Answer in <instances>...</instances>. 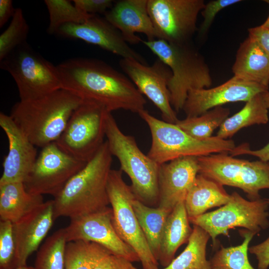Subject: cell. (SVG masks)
Returning <instances> with one entry per match:
<instances>
[{
	"label": "cell",
	"instance_id": "obj_42",
	"mask_svg": "<svg viewBox=\"0 0 269 269\" xmlns=\"http://www.w3.org/2000/svg\"><path fill=\"white\" fill-rule=\"evenodd\" d=\"M15 9L12 0H0V27H2L9 18L13 17Z\"/></svg>",
	"mask_w": 269,
	"mask_h": 269
},
{
	"label": "cell",
	"instance_id": "obj_9",
	"mask_svg": "<svg viewBox=\"0 0 269 269\" xmlns=\"http://www.w3.org/2000/svg\"><path fill=\"white\" fill-rule=\"evenodd\" d=\"M269 204L266 198L248 200L237 192L231 194L230 201L211 212L189 219L193 225L207 232L216 245L217 236L228 235L230 229L243 227L256 234L269 227Z\"/></svg>",
	"mask_w": 269,
	"mask_h": 269
},
{
	"label": "cell",
	"instance_id": "obj_25",
	"mask_svg": "<svg viewBox=\"0 0 269 269\" xmlns=\"http://www.w3.org/2000/svg\"><path fill=\"white\" fill-rule=\"evenodd\" d=\"M43 202L42 195L29 193L23 182L0 185V220L14 223Z\"/></svg>",
	"mask_w": 269,
	"mask_h": 269
},
{
	"label": "cell",
	"instance_id": "obj_20",
	"mask_svg": "<svg viewBox=\"0 0 269 269\" xmlns=\"http://www.w3.org/2000/svg\"><path fill=\"white\" fill-rule=\"evenodd\" d=\"M53 211V201L48 200L13 223L16 267L26 265L39 248L55 220Z\"/></svg>",
	"mask_w": 269,
	"mask_h": 269
},
{
	"label": "cell",
	"instance_id": "obj_24",
	"mask_svg": "<svg viewBox=\"0 0 269 269\" xmlns=\"http://www.w3.org/2000/svg\"><path fill=\"white\" fill-rule=\"evenodd\" d=\"M184 201L169 214L162 233L158 261L165 268L174 259L177 250L188 242L192 232Z\"/></svg>",
	"mask_w": 269,
	"mask_h": 269
},
{
	"label": "cell",
	"instance_id": "obj_46",
	"mask_svg": "<svg viewBox=\"0 0 269 269\" xmlns=\"http://www.w3.org/2000/svg\"><path fill=\"white\" fill-rule=\"evenodd\" d=\"M267 201L268 202V203H269V198H266Z\"/></svg>",
	"mask_w": 269,
	"mask_h": 269
},
{
	"label": "cell",
	"instance_id": "obj_36",
	"mask_svg": "<svg viewBox=\"0 0 269 269\" xmlns=\"http://www.w3.org/2000/svg\"><path fill=\"white\" fill-rule=\"evenodd\" d=\"M242 1L240 0H214L205 3L201 13L203 17L198 34L203 37L208 32L215 17L219 12L225 7Z\"/></svg>",
	"mask_w": 269,
	"mask_h": 269
},
{
	"label": "cell",
	"instance_id": "obj_10",
	"mask_svg": "<svg viewBox=\"0 0 269 269\" xmlns=\"http://www.w3.org/2000/svg\"><path fill=\"white\" fill-rule=\"evenodd\" d=\"M121 169H111L107 190L113 212V223L121 238L137 254L143 269H159L134 213L135 198L131 186L124 181Z\"/></svg>",
	"mask_w": 269,
	"mask_h": 269
},
{
	"label": "cell",
	"instance_id": "obj_6",
	"mask_svg": "<svg viewBox=\"0 0 269 269\" xmlns=\"http://www.w3.org/2000/svg\"><path fill=\"white\" fill-rule=\"evenodd\" d=\"M138 114L147 124L151 135V147L147 155L159 165L183 157L229 152L236 146L233 140L217 136L205 140L195 139L176 124L159 120L145 109Z\"/></svg>",
	"mask_w": 269,
	"mask_h": 269
},
{
	"label": "cell",
	"instance_id": "obj_27",
	"mask_svg": "<svg viewBox=\"0 0 269 269\" xmlns=\"http://www.w3.org/2000/svg\"><path fill=\"white\" fill-rule=\"evenodd\" d=\"M133 207L148 246L158 261L161 237L170 212L158 206L150 207L136 198L133 200Z\"/></svg>",
	"mask_w": 269,
	"mask_h": 269
},
{
	"label": "cell",
	"instance_id": "obj_4",
	"mask_svg": "<svg viewBox=\"0 0 269 269\" xmlns=\"http://www.w3.org/2000/svg\"><path fill=\"white\" fill-rule=\"evenodd\" d=\"M171 71L168 87L170 102L176 112L182 110L189 92L209 88L213 81L203 56L190 43L176 44L162 39L141 41Z\"/></svg>",
	"mask_w": 269,
	"mask_h": 269
},
{
	"label": "cell",
	"instance_id": "obj_22",
	"mask_svg": "<svg viewBox=\"0 0 269 269\" xmlns=\"http://www.w3.org/2000/svg\"><path fill=\"white\" fill-rule=\"evenodd\" d=\"M232 69L234 76L269 89V54L252 36L240 44Z\"/></svg>",
	"mask_w": 269,
	"mask_h": 269
},
{
	"label": "cell",
	"instance_id": "obj_3",
	"mask_svg": "<svg viewBox=\"0 0 269 269\" xmlns=\"http://www.w3.org/2000/svg\"><path fill=\"white\" fill-rule=\"evenodd\" d=\"M83 100L62 88L40 98L20 101L10 116L36 146L56 142Z\"/></svg>",
	"mask_w": 269,
	"mask_h": 269
},
{
	"label": "cell",
	"instance_id": "obj_21",
	"mask_svg": "<svg viewBox=\"0 0 269 269\" xmlns=\"http://www.w3.org/2000/svg\"><path fill=\"white\" fill-rule=\"evenodd\" d=\"M148 0H121L114 2L105 18L121 33L128 43L137 44L142 39L136 33L144 34L147 40L157 39L148 8Z\"/></svg>",
	"mask_w": 269,
	"mask_h": 269
},
{
	"label": "cell",
	"instance_id": "obj_17",
	"mask_svg": "<svg viewBox=\"0 0 269 269\" xmlns=\"http://www.w3.org/2000/svg\"><path fill=\"white\" fill-rule=\"evenodd\" d=\"M56 33L97 45L122 58L134 59L146 64L144 59L129 46L121 32L105 17L93 14L82 23L64 24Z\"/></svg>",
	"mask_w": 269,
	"mask_h": 269
},
{
	"label": "cell",
	"instance_id": "obj_15",
	"mask_svg": "<svg viewBox=\"0 0 269 269\" xmlns=\"http://www.w3.org/2000/svg\"><path fill=\"white\" fill-rule=\"evenodd\" d=\"M64 230L67 243L75 241L94 242L132 262L139 261L134 250L116 231L111 208L108 207L98 212L71 218Z\"/></svg>",
	"mask_w": 269,
	"mask_h": 269
},
{
	"label": "cell",
	"instance_id": "obj_38",
	"mask_svg": "<svg viewBox=\"0 0 269 269\" xmlns=\"http://www.w3.org/2000/svg\"><path fill=\"white\" fill-rule=\"evenodd\" d=\"M94 269H137L133 262L119 256L109 254L102 258Z\"/></svg>",
	"mask_w": 269,
	"mask_h": 269
},
{
	"label": "cell",
	"instance_id": "obj_16",
	"mask_svg": "<svg viewBox=\"0 0 269 269\" xmlns=\"http://www.w3.org/2000/svg\"><path fill=\"white\" fill-rule=\"evenodd\" d=\"M267 91L269 89L262 85L233 76L215 87L190 90L182 110L186 117H196L227 103L247 102Z\"/></svg>",
	"mask_w": 269,
	"mask_h": 269
},
{
	"label": "cell",
	"instance_id": "obj_32",
	"mask_svg": "<svg viewBox=\"0 0 269 269\" xmlns=\"http://www.w3.org/2000/svg\"><path fill=\"white\" fill-rule=\"evenodd\" d=\"M67 243L64 228L55 232L38 251L34 269H65Z\"/></svg>",
	"mask_w": 269,
	"mask_h": 269
},
{
	"label": "cell",
	"instance_id": "obj_14",
	"mask_svg": "<svg viewBox=\"0 0 269 269\" xmlns=\"http://www.w3.org/2000/svg\"><path fill=\"white\" fill-rule=\"evenodd\" d=\"M119 64L139 91L159 109L163 121L175 124L178 119L168 87L172 75L169 68L159 59L151 65L131 58H122Z\"/></svg>",
	"mask_w": 269,
	"mask_h": 269
},
{
	"label": "cell",
	"instance_id": "obj_18",
	"mask_svg": "<svg viewBox=\"0 0 269 269\" xmlns=\"http://www.w3.org/2000/svg\"><path fill=\"white\" fill-rule=\"evenodd\" d=\"M0 126L8 141V151L2 163L0 185L24 182L37 158V149L10 115L0 113Z\"/></svg>",
	"mask_w": 269,
	"mask_h": 269
},
{
	"label": "cell",
	"instance_id": "obj_29",
	"mask_svg": "<svg viewBox=\"0 0 269 269\" xmlns=\"http://www.w3.org/2000/svg\"><path fill=\"white\" fill-rule=\"evenodd\" d=\"M111 253L94 242H68L65 248V269H94L102 258Z\"/></svg>",
	"mask_w": 269,
	"mask_h": 269
},
{
	"label": "cell",
	"instance_id": "obj_23",
	"mask_svg": "<svg viewBox=\"0 0 269 269\" xmlns=\"http://www.w3.org/2000/svg\"><path fill=\"white\" fill-rule=\"evenodd\" d=\"M231 199L223 186L198 173L184 200L189 219L201 215L208 210L221 207Z\"/></svg>",
	"mask_w": 269,
	"mask_h": 269
},
{
	"label": "cell",
	"instance_id": "obj_31",
	"mask_svg": "<svg viewBox=\"0 0 269 269\" xmlns=\"http://www.w3.org/2000/svg\"><path fill=\"white\" fill-rule=\"evenodd\" d=\"M242 243L236 246H221L209 262L212 269H256L250 264L248 256L249 245L256 233L246 230L241 231Z\"/></svg>",
	"mask_w": 269,
	"mask_h": 269
},
{
	"label": "cell",
	"instance_id": "obj_28",
	"mask_svg": "<svg viewBox=\"0 0 269 269\" xmlns=\"http://www.w3.org/2000/svg\"><path fill=\"white\" fill-rule=\"evenodd\" d=\"M210 237L202 228L193 225L185 249L163 269H212L210 262L206 257V247Z\"/></svg>",
	"mask_w": 269,
	"mask_h": 269
},
{
	"label": "cell",
	"instance_id": "obj_5",
	"mask_svg": "<svg viewBox=\"0 0 269 269\" xmlns=\"http://www.w3.org/2000/svg\"><path fill=\"white\" fill-rule=\"evenodd\" d=\"M105 135L110 151L130 178L136 198L147 206L158 203L161 165L141 151L134 137L122 132L111 113L106 117Z\"/></svg>",
	"mask_w": 269,
	"mask_h": 269
},
{
	"label": "cell",
	"instance_id": "obj_37",
	"mask_svg": "<svg viewBox=\"0 0 269 269\" xmlns=\"http://www.w3.org/2000/svg\"><path fill=\"white\" fill-rule=\"evenodd\" d=\"M74 4L81 11L90 14H102L109 10L114 2L111 0H74Z\"/></svg>",
	"mask_w": 269,
	"mask_h": 269
},
{
	"label": "cell",
	"instance_id": "obj_39",
	"mask_svg": "<svg viewBox=\"0 0 269 269\" xmlns=\"http://www.w3.org/2000/svg\"><path fill=\"white\" fill-rule=\"evenodd\" d=\"M248 251L258 261L257 269H268L269 267V237L258 245L249 247Z\"/></svg>",
	"mask_w": 269,
	"mask_h": 269
},
{
	"label": "cell",
	"instance_id": "obj_11",
	"mask_svg": "<svg viewBox=\"0 0 269 269\" xmlns=\"http://www.w3.org/2000/svg\"><path fill=\"white\" fill-rule=\"evenodd\" d=\"M108 113L96 104L83 100L55 142L68 154L87 162L105 142Z\"/></svg>",
	"mask_w": 269,
	"mask_h": 269
},
{
	"label": "cell",
	"instance_id": "obj_30",
	"mask_svg": "<svg viewBox=\"0 0 269 269\" xmlns=\"http://www.w3.org/2000/svg\"><path fill=\"white\" fill-rule=\"evenodd\" d=\"M230 113L228 108L217 107L198 116L178 120L175 124L192 137L205 140L212 136L214 130L220 128Z\"/></svg>",
	"mask_w": 269,
	"mask_h": 269
},
{
	"label": "cell",
	"instance_id": "obj_45",
	"mask_svg": "<svg viewBox=\"0 0 269 269\" xmlns=\"http://www.w3.org/2000/svg\"><path fill=\"white\" fill-rule=\"evenodd\" d=\"M13 269H34V267L27 266V265L17 267Z\"/></svg>",
	"mask_w": 269,
	"mask_h": 269
},
{
	"label": "cell",
	"instance_id": "obj_1",
	"mask_svg": "<svg viewBox=\"0 0 269 269\" xmlns=\"http://www.w3.org/2000/svg\"><path fill=\"white\" fill-rule=\"evenodd\" d=\"M61 87L108 112L120 109L138 114L146 103L129 77L99 59L77 57L56 65Z\"/></svg>",
	"mask_w": 269,
	"mask_h": 269
},
{
	"label": "cell",
	"instance_id": "obj_35",
	"mask_svg": "<svg viewBox=\"0 0 269 269\" xmlns=\"http://www.w3.org/2000/svg\"><path fill=\"white\" fill-rule=\"evenodd\" d=\"M16 268L13 223L0 221V269Z\"/></svg>",
	"mask_w": 269,
	"mask_h": 269
},
{
	"label": "cell",
	"instance_id": "obj_13",
	"mask_svg": "<svg viewBox=\"0 0 269 269\" xmlns=\"http://www.w3.org/2000/svg\"><path fill=\"white\" fill-rule=\"evenodd\" d=\"M87 162L62 150L55 142L42 148L23 182L29 193L55 197Z\"/></svg>",
	"mask_w": 269,
	"mask_h": 269
},
{
	"label": "cell",
	"instance_id": "obj_40",
	"mask_svg": "<svg viewBox=\"0 0 269 269\" xmlns=\"http://www.w3.org/2000/svg\"><path fill=\"white\" fill-rule=\"evenodd\" d=\"M229 153L232 156L243 154L250 155L257 157L262 161L269 162V142L263 148L257 150L251 149L248 143H244L236 146Z\"/></svg>",
	"mask_w": 269,
	"mask_h": 269
},
{
	"label": "cell",
	"instance_id": "obj_33",
	"mask_svg": "<svg viewBox=\"0 0 269 269\" xmlns=\"http://www.w3.org/2000/svg\"><path fill=\"white\" fill-rule=\"evenodd\" d=\"M49 15L48 34L56 33L59 28L67 23H82L93 14L79 10L67 0H45Z\"/></svg>",
	"mask_w": 269,
	"mask_h": 269
},
{
	"label": "cell",
	"instance_id": "obj_34",
	"mask_svg": "<svg viewBox=\"0 0 269 269\" xmlns=\"http://www.w3.org/2000/svg\"><path fill=\"white\" fill-rule=\"evenodd\" d=\"M29 26L20 8L15 9L7 28L0 35V61L26 42Z\"/></svg>",
	"mask_w": 269,
	"mask_h": 269
},
{
	"label": "cell",
	"instance_id": "obj_41",
	"mask_svg": "<svg viewBox=\"0 0 269 269\" xmlns=\"http://www.w3.org/2000/svg\"><path fill=\"white\" fill-rule=\"evenodd\" d=\"M249 35L255 38L269 54V29L260 25L248 29Z\"/></svg>",
	"mask_w": 269,
	"mask_h": 269
},
{
	"label": "cell",
	"instance_id": "obj_19",
	"mask_svg": "<svg viewBox=\"0 0 269 269\" xmlns=\"http://www.w3.org/2000/svg\"><path fill=\"white\" fill-rule=\"evenodd\" d=\"M199 173L197 157H180L160 165L158 207L170 212L186 195Z\"/></svg>",
	"mask_w": 269,
	"mask_h": 269
},
{
	"label": "cell",
	"instance_id": "obj_12",
	"mask_svg": "<svg viewBox=\"0 0 269 269\" xmlns=\"http://www.w3.org/2000/svg\"><path fill=\"white\" fill-rule=\"evenodd\" d=\"M205 5L203 0H148L157 39L176 44L189 43Z\"/></svg>",
	"mask_w": 269,
	"mask_h": 269
},
{
	"label": "cell",
	"instance_id": "obj_2",
	"mask_svg": "<svg viewBox=\"0 0 269 269\" xmlns=\"http://www.w3.org/2000/svg\"><path fill=\"white\" fill-rule=\"evenodd\" d=\"M112 155L107 140L54 197V218L70 219L101 211L110 204L107 185Z\"/></svg>",
	"mask_w": 269,
	"mask_h": 269
},
{
	"label": "cell",
	"instance_id": "obj_8",
	"mask_svg": "<svg viewBox=\"0 0 269 269\" xmlns=\"http://www.w3.org/2000/svg\"><path fill=\"white\" fill-rule=\"evenodd\" d=\"M0 66L15 81L20 101L37 99L61 88L56 66L26 42L1 60Z\"/></svg>",
	"mask_w": 269,
	"mask_h": 269
},
{
	"label": "cell",
	"instance_id": "obj_43",
	"mask_svg": "<svg viewBox=\"0 0 269 269\" xmlns=\"http://www.w3.org/2000/svg\"><path fill=\"white\" fill-rule=\"evenodd\" d=\"M265 104L268 109H269V91H267L262 93Z\"/></svg>",
	"mask_w": 269,
	"mask_h": 269
},
{
	"label": "cell",
	"instance_id": "obj_7",
	"mask_svg": "<svg viewBox=\"0 0 269 269\" xmlns=\"http://www.w3.org/2000/svg\"><path fill=\"white\" fill-rule=\"evenodd\" d=\"M229 152L197 157L199 173L220 184L242 189L250 200L261 198L260 191L269 189V162L235 158Z\"/></svg>",
	"mask_w": 269,
	"mask_h": 269
},
{
	"label": "cell",
	"instance_id": "obj_26",
	"mask_svg": "<svg viewBox=\"0 0 269 269\" xmlns=\"http://www.w3.org/2000/svg\"><path fill=\"white\" fill-rule=\"evenodd\" d=\"M263 93L254 96L246 102L239 112L227 118L220 127L216 136L228 139L242 128L254 125L267 124L268 109L265 104Z\"/></svg>",
	"mask_w": 269,
	"mask_h": 269
},
{
	"label": "cell",
	"instance_id": "obj_44",
	"mask_svg": "<svg viewBox=\"0 0 269 269\" xmlns=\"http://www.w3.org/2000/svg\"><path fill=\"white\" fill-rule=\"evenodd\" d=\"M269 5V0H265ZM262 28L265 29H269V14L265 22L260 25Z\"/></svg>",
	"mask_w": 269,
	"mask_h": 269
}]
</instances>
